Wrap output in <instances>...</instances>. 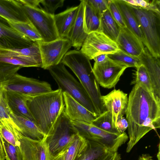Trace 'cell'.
<instances>
[{"instance_id":"cell-1","label":"cell","mask_w":160,"mask_h":160,"mask_svg":"<svg viewBox=\"0 0 160 160\" xmlns=\"http://www.w3.org/2000/svg\"><path fill=\"white\" fill-rule=\"evenodd\" d=\"M125 114L128 124V153L149 131L160 128V98L142 84H135L129 94Z\"/></svg>"},{"instance_id":"cell-2","label":"cell","mask_w":160,"mask_h":160,"mask_svg":"<svg viewBox=\"0 0 160 160\" xmlns=\"http://www.w3.org/2000/svg\"><path fill=\"white\" fill-rule=\"evenodd\" d=\"M34 122L46 136L64 110L63 92L59 88L34 96L27 102Z\"/></svg>"},{"instance_id":"cell-3","label":"cell","mask_w":160,"mask_h":160,"mask_svg":"<svg viewBox=\"0 0 160 160\" xmlns=\"http://www.w3.org/2000/svg\"><path fill=\"white\" fill-rule=\"evenodd\" d=\"M61 62L69 67L77 77L90 98L99 115L105 110L99 84L94 74L90 60L80 50L68 51Z\"/></svg>"},{"instance_id":"cell-4","label":"cell","mask_w":160,"mask_h":160,"mask_svg":"<svg viewBox=\"0 0 160 160\" xmlns=\"http://www.w3.org/2000/svg\"><path fill=\"white\" fill-rule=\"evenodd\" d=\"M48 70L57 83L58 88L62 92H67L92 113L97 117L99 116L84 88L68 71L62 62Z\"/></svg>"},{"instance_id":"cell-5","label":"cell","mask_w":160,"mask_h":160,"mask_svg":"<svg viewBox=\"0 0 160 160\" xmlns=\"http://www.w3.org/2000/svg\"><path fill=\"white\" fill-rule=\"evenodd\" d=\"M78 134L64 109L45 137L46 143L52 156L54 158L65 151Z\"/></svg>"},{"instance_id":"cell-6","label":"cell","mask_w":160,"mask_h":160,"mask_svg":"<svg viewBox=\"0 0 160 160\" xmlns=\"http://www.w3.org/2000/svg\"><path fill=\"white\" fill-rule=\"evenodd\" d=\"M129 6L139 23L146 42V47L153 57L159 58L160 15L150 10Z\"/></svg>"},{"instance_id":"cell-7","label":"cell","mask_w":160,"mask_h":160,"mask_svg":"<svg viewBox=\"0 0 160 160\" xmlns=\"http://www.w3.org/2000/svg\"><path fill=\"white\" fill-rule=\"evenodd\" d=\"M78 134L88 140H91L102 145L108 150L114 152L128 140L126 133L120 134L105 131L91 123L78 121H71Z\"/></svg>"},{"instance_id":"cell-8","label":"cell","mask_w":160,"mask_h":160,"mask_svg":"<svg viewBox=\"0 0 160 160\" xmlns=\"http://www.w3.org/2000/svg\"><path fill=\"white\" fill-rule=\"evenodd\" d=\"M22 4L25 14L40 35L42 41L49 42L59 38L54 15L48 13L42 8Z\"/></svg>"},{"instance_id":"cell-9","label":"cell","mask_w":160,"mask_h":160,"mask_svg":"<svg viewBox=\"0 0 160 160\" xmlns=\"http://www.w3.org/2000/svg\"><path fill=\"white\" fill-rule=\"evenodd\" d=\"M12 131L17 141L20 160H53L45 141L37 140L22 135L17 129Z\"/></svg>"},{"instance_id":"cell-10","label":"cell","mask_w":160,"mask_h":160,"mask_svg":"<svg viewBox=\"0 0 160 160\" xmlns=\"http://www.w3.org/2000/svg\"><path fill=\"white\" fill-rule=\"evenodd\" d=\"M42 59L41 68L48 70L61 62L68 50L72 46L70 41L67 38H59L45 42H37Z\"/></svg>"},{"instance_id":"cell-11","label":"cell","mask_w":160,"mask_h":160,"mask_svg":"<svg viewBox=\"0 0 160 160\" xmlns=\"http://www.w3.org/2000/svg\"><path fill=\"white\" fill-rule=\"evenodd\" d=\"M120 50L116 42L102 32H95L88 34L81 51L90 60L99 55L115 53Z\"/></svg>"},{"instance_id":"cell-12","label":"cell","mask_w":160,"mask_h":160,"mask_svg":"<svg viewBox=\"0 0 160 160\" xmlns=\"http://www.w3.org/2000/svg\"><path fill=\"white\" fill-rule=\"evenodd\" d=\"M6 91L28 96H34L52 91L48 82L36 79L15 74L2 87Z\"/></svg>"},{"instance_id":"cell-13","label":"cell","mask_w":160,"mask_h":160,"mask_svg":"<svg viewBox=\"0 0 160 160\" xmlns=\"http://www.w3.org/2000/svg\"><path fill=\"white\" fill-rule=\"evenodd\" d=\"M128 68L125 64L108 58L102 63H94L92 70L99 85L105 88L111 89L116 86Z\"/></svg>"},{"instance_id":"cell-14","label":"cell","mask_w":160,"mask_h":160,"mask_svg":"<svg viewBox=\"0 0 160 160\" xmlns=\"http://www.w3.org/2000/svg\"><path fill=\"white\" fill-rule=\"evenodd\" d=\"M101 99L105 110L109 111L111 115L114 127L118 129L117 119L119 117L123 116L127 108V94L120 89H114L107 94L102 96Z\"/></svg>"},{"instance_id":"cell-15","label":"cell","mask_w":160,"mask_h":160,"mask_svg":"<svg viewBox=\"0 0 160 160\" xmlns=\"http://www.w3.org/2000/svg\"><path fill=\"white\" fill-rule=\"evenodd\" d=\"M34 42L0 21V48H24L29 46Z\"/></svg>"},{"instance_id":"cell-16","label":"cell","mask_w":160,"mask_h":160,"mask_svg":"<svg viewBox=\"0 0 160 160\" xmlns=\"http://www.w3.org/2000/svg\"><path fill=\"white\" fill-rule=\"evenodd\" d=\"M64 112L71 121L91 123L97 117L66 92H63Z\"/></svg>"},{"instance_id":"cell-17","label":"cell","mask_w":160,"mask_h":160,"mask_svg":"<svg viewBox=\"0 0 160 160\" xmlns=\"http://www.w3.org/2000/svg\"><path fill=\"white\" fill-rule=\"evenodd\" d=\"M141 63L146 69L149 76L155 96L160 98V61L159 58L153 57L146 47L138 57Z\"/></svg>"},{"instance_id":"cell-18","label":"cell","mask_w":160,"mask_h":160,"mask_svg":"<svg viewBox=\"0 0 160 160\" xmlns=\"http://www.w3.org/2000/svg\"><path fill=\"white\" fill-rule=\"evenodd\" d=\"M116 42L121 50L136 57L139 56L144 48L141 41L127 27L120 28Z\"/></svg>"},{"instance_id":"cell-19","label":"cell","mask_w":160,"mask_h":160,"mask_svg":"<svg viewBox=\"0 0 160 160\" xmlns=\"http://www.w3.org/2000/svg\"><path fill=\"white\" fill-rule=\"evenodd\" d=\"M0 17L12 22H30L18 0H0Z\"/></svg>"},{"instance_id":"cell-20","label":"cell","mask_w":160,"mask_h":160,"mask_svg":"<svg viewBox=\"0 0 160 160\" xmlns=\"http://www.w3.org/2000/svg\"><path fill=\"white\" fill-rule=\"evenodd\" d=\"M79 6L68 8L54 15L55 24L59 38H67L75 22Z\"/></svg>"},{"instance_id":"cell-21","label":"cell","mask_w":160,"mask_h":160,"mask_svg":"<svg viewBox=\"0 0 160 160\" xmlns=\"http://www.w3.org/2000/svg\"><path fill=\"white\" fill-rule=\"evenodd\" d=\"M4 90L6 100L12 112L34 122L27 104L28 96Z\"/></svg>"},{"instance_id":"cell-22","label":"cell","mask_w":160,"mask_h":160,"mask_svg":"<svg viewBox=\"0 0 160 160\" xmlns=\"http://www.w3.org/2000/svg\"><path fill=\"white\" fill-rule=\"evenodd\" d=\"M79 9L75 22L67 38L71 42L72 46L77 50L81 48L88 34L84 30L83 14L84 1L80 0Z\"/></svg>"},{"instance_id":"cell-23","label":"cell","mask_w":160,"mask_h":160,"mask_svg":"<svg viewBox=\"0 0 160 160\" xmlns=\"http://www.w3.org/2000/svg\"><path fill=\"white\" fill-rule=\"evenodd\" d=\"M127 28L133 33L146 46V42L136 18L129 5L123 0H115Z\"/></svg>"},{"instance_id":"cell-24","label":"cell","mask_w":160,"mask_h":160,"mask_svg":"<svg viewBox=\"0 0 160 160\" xmlns=\"http://www.w3.org/2000/svg\"><path fill=\"white\" fill-rule=\"evenodd\" d=\"M10 116L16 125L18 130L22 135L37 140H42L45 137V135L41 131L33 121L17 116L12 112Z\"/></svg>"},{"instance_id":"cell-25","label":"cell","mask_w":160,"mask_h":160,"mask_svg":"<svg viewBox=\"0 0 160 160\" xmlns=\"http://www.w3.org/2000/svg\"><path fill=\"white\" fill-rule=\"evenodd\" d=\"M84 28L88 34L95 32H102L101 17L88 0H84Z\"/></svg>"},{"instance_id":"cell-26","label":"cell","mask_w":160,"mask_h":160,"mask_svg":"<svg viewBox=\"0 0 160 160\" xmlns=\"http://www.w3.org/2000/svg\"><path fill=\"white\" fill-rule=\"evenodd\" d=\"M0 55L17 56L32 58L42 65L40 52L38 42H34L29 46L22 48L7 49L0 48Z\"/></svg>"},{"instance_id":"cell-27","label":"cell","mask_w":160,"mask_h":160,"mask_svg":"<svg viewBox=\"0 0 160 160\" xmlns=\"http://www.w3.org/2000/svg\"><path fill=\"white\" fill-rule=\"evenodd\" d=\"M6 21L10 27L32 41L33 42L42 41L40 35L30 22H18L8 21Z\"/></svg>"},{"instance_id":"cell-28","label":"cell","mask_w":160,"mask_h":160,"mask_svg":"<svg viewBox=\"0 0 160 160\" xmlns=\"http://www.w3.org/2000/svg\"><path fill=\"white\" fill-rule=\"evenodd\" d=\"M108 151H109L101 144L92 141L88 140L86 148L74 160H96Z\"/></svg>"},{"instance_id":"cell-29","label":"cell","mask_w":160,"mask_h":160,"mask_svg":"<svg viewBox=\"0 0 160 160\" xmlns=\"http://www.w3.org/2000/svg\"><path fill=\"white\" fill-rule=\"evenodd\" d=\"M102 31L106 35L116 42L120 28L108 9L101 17Z\"/></svg>"},{"instance_id":"cell-30","label":"cell","mask_w":160,"mask_h":160,"mask_svg":"<svg viewBox=\"0 0 160 160\" xmlns=\"http://www.w3.org/2000/svg\"><path fill=\"white\" fill-rule=\"evenodd\" d=\"M88 145V140L78 134L65 152L64 155V160H74L85 150Z\"/></svg>"},{"instance_id":"cell-31","label":"cell","mask_w":160,"mask_h":160,"mask_svg":"<svg viewBox=\"0 0 160 160\" xmlns=\"http://www.w3.org/2000/svg\"><path fill=\"white\" fill-rule=\"evenodd\" d=\"M92 124L106 132L117 134H121L113 126L110 112L105 110L92 122Z\"/></svg>"},{"instance_id":"cell-32","label":"cell","mask_w":160,"mask_h":160,"mask_svg":"<svg viewBox=\"0 0 160 160\" xmlns=\"http://www.w3.org/2000/svg\"><path fill=\"white\" fill-rule=\"evenodd\" d=\"M107 56L109 58L125 64L129 68H136L141 64L138 57L129 55L121 50L113 53L107 54Z\"/></svg>"},{"instance_id":"cell-33","label":"cell","mask_w":160,"mask_h":160,"mask_svg":"<svg viewBox=\"0 0 160 160\" xmlns=\"http://www.w3.org/2000/svg\"><path fill=\"white\" fill-rule=\"evenodd\" d=\"M0 62L22 67H41V65L33 59L17 56H6L0 55Z\"/></svg>"},{"instance_id":"cell-34","label":"cell","mask_w":160,"mask_h":160,"mask_svg":"<svg viewBox=\"0 0 160 160\" xmlns=\"http://www.w3.org/2000/svg\"><path fill=\"white\" fill-rule=\"evenodd\" d=\"M136 68V71L134 73V77L131 82V84H142L145 86L149 91L153 93L151 79L145 66L141 64Z\"/></svg>"},{"instance_id":"cell-35","label":"cell","mask_w":160,"mask_h":160,"mask_svg":"<svg viewBox=\"0 0 160 160\" xmlns=\"http://www.w3.org/2000/svg\"><path fill=\"white\" fill-rule=\"evenodd\" d=\"M12 112L5 96L4 90L0 87V120L6 122L18 130L16 125L10 116Z\"/></svg>"},{"instance_id":"cell-36","label":"cell","mask_w":160,"mask_h":160,"mask_svg":"<svg viewBox=\"0 0 160 160\" xmlns=\"http://www.w3.org/2000/svg\"><path fill=\"white\" fill-rule=\"evenodd\" d=\"M22 67L0 62V87H3Z\"/></svg>"},{"instance_id":"cell-37","label":"cell","mask_w":160,"mask_h":160,"mask_svg":"<svg viewBox=\"0 0 160 160\" xmlns=\"http://www.w3.org/2000/svg\"><path fill=\"white\" fill-rule=\"evenodd\" d=\"M130 6L152 11L160 15V0H123Z\"/></svg>"},{"instance_id":"cell-38","label":"cell","mask_w":160,"mask_h":160,"mask_svg":"<svg viewBox=\"0 0 160 160\" xmlns=\"http://www.w3.org/2000/svg\"><path fill=\"white\" fill-rule=\"evenodd\" d=\"M108 9L119 27L121 28H126L121 12L115 0H109Z\"/></svg>"},{"instance_id":"cell-39","label":"cell","mask_w":160,"mask_h":160,"mask_svg":"<svg viewBox=\"0 0 160 160\" xmlns=\"http://www.w3.org/2000/svg\"><path fill=\"white\" fill-rule=\"evenodd\" d=\"M0 134L4 140L14 146H17L16 138L9 125L5 122L1 121H0Z\"/></svg>"},{"instance_id":"cell-40","label":"cell","mask_w":160,"mask_h":160,"mask_svg":"<svg viewBox=\"0 0 160 160\" xmlns=\"http://www.w3.org/2000/svg\"><path fill=\"white\" fill-rule=\"evenodd\" d=\"M3 140V146L6 160H20V153L18 146H14Z\"/></svg>"},{"instance_id":"cell-41","label":"cell","mask_w":160,"mask_h":160,"mask_svg":"<svg viewBox=\"0 0 160 160\" xmlns=\"http://www.w3.org/2000/svg\"><path fill=\"white\" fill-rule=\"evenodd\" d=\"M64 0H41L40 3L43 7L44 11L52 15L54 13L58 8L62 7L63 5Z\"/></svg>"},{"instance_id":"cell-42","label":"cell","mask_w":160,"mask_h":160,"mask_svg":"<svg viewBox=\"0 0 160 160\" xmlns=\"http://www.w3.org/2000/svg\"><path fill=\"white\" fill-rule=\"evenodd\" d=\"M92 6L101 17L108 9L109 0H88Z\"/></svg>"},{"instance_id":"cell-43","label":"cell","mask_w":160,"mask_h":160,"mask_svg":"<svg viewBox=\"0 0 160 160\" xmlns=\"http://www.w3.org/2000/svg\"><path fill=\"white\" fill-rule=\"evenodd\" d=\"M116 125L118 131L122 134L128 128V124L127 120L125 118L120 117L117 119Z\"/></svg>"},{"instance_id":"cell-44","label":"cell","mask_w":160,"mask_h":160,"mask_svg":"<svg viewBox=\"0 0 160 160\" xmlns=\"http://www.w3.org/2000/svg\"><path fill=\"white\" fill-rule=\"evenodd\" d=\"M22 4L32 8H38L41 0H18Z\"/></svg>"},{"instance_id":"cell-45","label":"cell","mask_w":160,"mask_h":160,"mask_svg":"<svg viewBox=\"0 0 160 160\" xmlns=\"http://www.w3.org/2000/svg\"><path fill=\"white\" fill-rule=\"evenodd\" d=\"M108 58L107 54H104L97 56L93 59L95 61V63L99 64L105 62L107 60Z\"/></svg>"},{"instance_id":"cell-46","label":"cell","mask_w":160,"mask_h":160,"mask_svg":"<svg viewBox=\"0 0 160 160\" xmlns=\"http://www.w3.org/2000/svg\"><path fill=\"white\" fill-rule=\"evenodd\" d=\"M120 154L117 152H111L103 160H121Z\"/></svg>"},{"instance_id":"cell-47","label":"cell","mask_w":160,"mask_h":160,"mask_svg":"<svg viewBox=\"0 0 160 160\" xmlns=\"http://www.w3.org/2000/svg\"><path fill=\"white\" fill-rule=\"evenodd\" d=\"M139 158L140 160H153L152 156L147 154H143Z\"/></svg>"},{"instance_id":"cell-48","label":"cell","mask_w":160,"mask_h":160,"mask_svg":"<svg viewBox=\"0 0 160 160\" xmlns=\"http://www.w3.org/2000/svg\"><path fill=\"white\" fill-rule=\"evenodd\" d=\"M0 150L3 153H4L3 146V140L0 134Z\"/></svg>"},{"instance_id":"cell-49","label":"cell","mask_w":160,"mask_h":160,"mask_svg":"<svg viewBox=\"0 0 160 160\" xmlns=\"http://www.w3.org/2000/svg\"><path fill=\"white\" fill-rule=\"evenodd\" d=\"M66 151L54 158L53 160H64V155Z\"/></svg>"},{"instance_id":"cell-50","label":"cell","mask_w":160,"mask_h":160,"mask_svg":"<svg viewBox=\"0 0 160 160\" xmlns=\"http://www.w3.org/2000/svg\"><path fill=\"white\" fill-rule=\"evenodd\" d=\"M5 155L3 154L0 151V160H5Z\"/></svg>"},{"instance_id":"cell-51","label":"cell","mask_w":160,"mask_h":160,"mask_svg":"<svg viewBox=\"0 0 160 160\" xmlns=\"http://www.w3.org/2000/svg\"><path fill=\"white\" fill-rule=\"evenodd\" d=\"M157 157L158 160H160V145L158 146V152L157 153Z\"/></svg>"},{"instance_id":"cell-52","label":"cell","mask_w":160,"mask_h":160,"mask_svg":"<svg viewBox=\"0 0 160 160\" xmlns=\"http://www.w3.org/2000/svg\"><path fill=\"white\" fill-rule=\"evenodd\" d=\"M138 160H140V158H139V159H138Z\"/></svg>"}]
</instances>
